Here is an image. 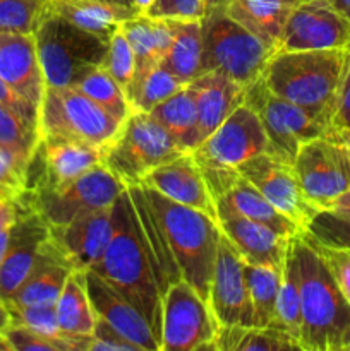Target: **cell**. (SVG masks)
Returning <instances> with one entry per match:
<instances>
[{"mask_svg":"<svg viewBox=\"0 0 350 351\" xmlns=\"http://www.w3.org/2000/svg\"><path fill=\"white\" fill-rule=\"evenodd\" d=\"M102 163V149L84 143L40 137L26 175V191H62Z\"/></svg>","mask_w":350,"mask_h":351,"instance_id":"16","label":"cell"},{"mask_svg":"<svg viewBox=\"0 0 350 351\" xmlns=\"http://www.w3.org/2000/svg\"><path fill=\"white\" fill-rule=\"evenodd\" d=\"M86 288L96 317L112 326L139 351H160V343L137 308L95 271H86Z\"/></svg>","mask_w":350,"mask_h":351,"instance_id":"19","label":"cell"},{"mask_svg":"<svg viewBox=\"0 0 350 351\" xmlns=\"http://www.w3.org/2000/svg\"><path fill=\"white\" fill-rule=\"evenodd\" d=\"M89 271H95L119 290L161 343V302L167 285L144 239L127 189L113 204V233L108 247Z\"/></svg>","mask_w":350,"mask_h":351,"instance_id":"1","label":"cell"},{"mask_svg":"<svg viewBox=\"0 0 350 351\" xmlns=\"http://www.w3.org/2000/svg\"><path fill=\"white\" fill-rule=\"evenodd\" d=\"M187 82L178 79L161 65L154 67L139 84L127 93V99L130 103V110L150 113L156 105L163 103L175 93L185 88Z\"/></svg>","mask_w":350,"mask_h":351,"instance_id":"38","label":"cell"},{"mask_svg":"<svg viewBox=\"0 0 350 351\" xmlns=\"http://www.w3.org/2000/svg\"><path fill=\"white\" fill-rule=\"evenodd\" d=\"M244 103L259 117L270 143V153L287 163H294L302 144L331 132L329 117L309 112L275 95L261 77L247 86Z\"/></svg>","mask_w":350,"mask_h":351,"instance_id":"9","label":"cell"},{"mask_svg":"<svg viewBox=\"0 0 350 351\" xmlns=\"http://www.w3.org/2000/svg\"><path fill=\"white\" fill-rule=\"evenodd\" d=\"M250 307H253V328H277V302L280 290L281 266H244Z\"/></svg>","mask_w":350,"mask_h":351,"instance_id":"34","label":"cell"},{"mask_svg":"<svg viewBox=\"0 0 350 351\" xmlns=\"http://www.w3.org/2000/svg\"><path fill=\"white\" fill-rule=\"evenodd\" d=\"M21 209H23V202H21L19 195L17 197H12V195L0 197V235L12 228L14 223L19 218Z\"/></svg>","mask_w":350,"mask_h":351,"instance_id":"50","label":"cell"},{"mask_svg":"<svg viewBox=\"0 0 350 351\" xmlns=\"http://www.w3.org/2000/svg\"><path fill=\"white\" fill-rule=\"evenodd\" d=\"M71 261L64 250L55 243L51 237L45 240L36 264L14 297L7 302V307H24V305L57 304L69 274L74 271Z\"/></svg>","mask_w":350,"mask_h":351,"instance_id":"25","label":"cell"},{"mask_svg":"<svg viewBox=\"0 0 350 351\" xmlns=\"http://www.w3.org/2000/svg\"><path fill=\"white\" fill-rule=\"evenodd\" d=\"M141 185L154 189L165 197L192 209L216 216V202L209 194L199 163L192 153H182L146 175Z\"/></svg>","mask_w":350,"mask_h":351,"instance_id":"20","label":"cell"},{"mask_svg":"<svg viewBox=\"0 0 350 351\" xmlns=\"http://www.w3.org/2000/svg\"><path fill=\"white\" fill-rule=\"evenodd\" d=\"M187 89L194 99L202 141L215 132L237 106L242 105L246 96V86L218 71L198 75L189 82Z\"/></svg>","mask_w":350,"mask_h":351,"instance_id":"24","label":"cell"},{"mask_svg":"<svg viewBox=\"0 0 350 351\" xmlns=\"http://www.w3.org/2000/svg\"><path fill=\"white\" fill-rule=\"evenodd\" d=\"M10 322H12V319H10L9 308H7V305L0 300V332L5 331L10 326Z\"/></svg>","mask_w":350,"mask_h":351,"instance_id":"52","label":"cell"},{"mask_svg":"<svg viewBox=\"0 0 350 351\" xmlns=\"http://www.w3.org/2000/svg\"><path fill=\"white\" fill-rule=\"evenodd\" d=\"M10 237H12V228L7 230V232H3L2 235H0V263H2V261H3L7 249H9Z\"/></svg>","mask_w":350,"mask_h":351,"instance_id":"53","label":"cell"},{"mask_svg":"<svg viewBox=\"0 0 350 351\" xmlns=\"http://www.w3.org/2000/svg\"><path fill=\"white\" fill-rule=\"evenodd\" d=\"M88 351H139L136 345L127 341L112 326L96 317L95 331L88 343Z\"/></svg>","mask_w":350,"mask_h":351,"instance_id":"47","label":"cell"},{"mask_svg":"<svg viewBox=\"0 0 350 351\" xmlns=\"http://www.w3.org/2000/svg\"><path fill=\"white\" fill-rule=\"evenodd\" d=\"M301 278V351H350V302L305 232L292 237Z\"/></svg>","mask_w":350,"mask_h":351,"instance_id":"2","label":"cell"},{"mask_svg":"<svg viewBox=\"0 0 350 351\" xmlns=\"http://www.w3.org/2000/svg\"><path fill=\"white\" fill-rule=\"evenodd\" d=\"M347 50L275 51L261 74L270 91L331 119Z\"/></svg>","mask_w":350,"mask_h":351,"instance_id":"4","label":"cell"},{"mask_svg":"<svg viewBox=\"0 0 350 351\" xmlns=\"http://www.w3.org/2000/svg\"><path fill=\"white\" fill-rule=\"evenodd\" d=\"M41 5L34 0H0V33L33 34Z\"/></svg>","mask_w":350,"mask_h":351,"instance_id":"41","label":"cell"},{"mask_svg":"<svg viewBox=\"0 0 350 351\" xmlns=\"http://www.w3.org/2000/svg\"><path fill=\"white\" fill-rule=\"evenodd\" d=\"M345 143H347V147H349V153H350V134L349 136H345Z\"/></svg>","mask_w":350,"mask_h":351,"instance_id":"58","label":"cell"},{"mask_svg":"<svg viewBox=\"0 0 350 351\" xmlns=\"http://www.w3.org/2000/svg\"><path fill=\"white\" fill-rule=\"evenodd\" d=\"M301 321V278H299L297 261H295L290 239L287 252H285L283 264H281V280L277 302V328L287 331L299 343Z\"/></svg>","mask_w":350,"mask_h":351,"instance_id":"36","label":"cell"},{"mask_svg":"<svg viewBox=\"0 0 350 351\" xmlns=\"http://www.w3.org/2000/svg\"><path fill=\"white\" fill-rule=\"evenodd\" d=\"M216 202L233 209L235 213L259 223V225H264L266 228L273 230L277 235L283 237V239H292L302 232L297 223H294L280 209L275 208L242 175L237 178L233 187Z\"/></svg>","mask_w":350,"mask_h":351,"instance_id":"30","label":"cell"},{"mask_svg":"<svg viewBox=\"0 0 350 351\" xmlns=\"http://www.w3.org/2000/svg\"><path fill=\"white\" fill-rule=\"evenodd\" d=\"M10 312V324H19L48 338H65L58 328L57 304L24 305V307H7Z\"/></svg>","mask_w":350,"mask_h":351,"instance_id":"42","label":"cell"},{"mask_svg":"<svg viewBox=\"0 0 350 351\" xmlns=\"http://www.w3.org/2000/svg\"><path fill=\"white\" fill-rule=\"evenodd\" d=\"M170 23L174 38L160 65L189 84L201 74V19H170Z\"/></svg>","mask_w":350,"mask_h":351,"instance_id":"32","label":"cell"},{"mask_svg":"<svg viewBox=\"0 0 350 351\" xmlns=\"http://www.w3.org/2000/svg\"><path fill=\"white\" fill-rule=\"evenodd\" d=\"M48 237H50L48 223L34 209L23 202L19 218L12 226L9 249L0 263V300L3 304L14 297V293L30 276Z\"/></svg>","mask_w":350,"mask_h":351,"instance_id":"18","label":"cell"},{"mask_svg":"<svg viewBox=\"0 0 350 351\" xmlns=\"http://www.w3.org/2000/svg\"><path fill=\"white\" fill-rule=\"evenodd\" d=\"M122 31L132 47L136 57V72L129 89L136 88L154 67L161 64L163 57L170 48L174 31L170 19L151 17L146 14H137L132 19L122 24Z\"/></svg>","mask_w":350,"mask_h":351,"instance_id":"26","label":"cell"},{"mask_svg":"<svg viewBox=\"0 0 350 351\" xmlns=\"http://www.w3.org/2000/svg\"><path fill=\"white\" fill-rule=\"evenodd\" d=\"M0 77L21 98L40 108L45 79L33 34L0 33Z\"/></svg>","mask_w":350,"mask_h":351,"instance_id":"23","label":"cell"},{"mask_svg":"<svg viewBox=\"0 0 350 351\" xmlns=\"http://www.w3.org/2000/svg\"><path fill=\"white\" fill-rule=\"evenodd\" d=\"M40 144V130L19 113L0 105V153L5 154L26 177Z\"/></svg>","mask_w":350,"mask_h":351,"instance_id":"35","label":"cell"},{"mask_svg":"<svg viewBox=\"0 0 350 351\" xmlns=\"http://www.w3.org/2000/svg\"><path fill=\"white\" fill-rule=\"evenodd\" d=\"M329 2H331L336 9L342 10V12L350 19V0H329Z\"/></svg>","mask_w":350,"mask_h":351,"instance_id":"54","label":"cell"},{"mask_svg":"<svg viewBox=\"0 0 350 351\" xmlns=\"http://www.w3.org/2000/svg\"><path fill=\"white\" fill-rule=\"evenodd\" d=\"M34 2H40V3H45V2H47V0H34Z\"/></svg>","mask_w":350,"mask_h":351,"instance_id":"59","label":"cell"},{"mask_svg":"<svg viewBox=\"0 0 350 351\" xmlns=\"http://www.w3.org/2000/svg\"><path fill=\"white\" fill-rule=\"evenodd\" d=\"M201 36V74L223 72L246 88L261 77L275 53L259 38L233 21L223 7L209 9L205 14Z\"/></svg>","mask_w":350,"mask_h":351,"instance_id":"6","label":"cell"},{"mask_svg":"<svg viewBox=\"0 0 350 351\" xmlns=\"http://www.w3.org/2000/svg\"><path fill=\"white\" fill-rule=\"evenodd\" d=\"M331 132L342 137L350 134V48L347 50L345 65H343L338 93L333 105Z\"/></svg>","mask_w":350,"mask_h":351,"instance_id":"46","label":"cell"},{"mask_svg":"<svg viewBox=\"0 0 350 351\" xmlns=\"http://www.w3.org/2000/svg\"><path fill=\"white\" fill-rule=\"evenodd\" d=\"M292 165L302 192L318 211L328 209L350 187V153L338 134L302 144Z\"/></svg>","mask_w":350,"mask_h":351,"instance_id":"12","label":"cell"},{"mask_svg":"<svg viewBox=\"0 0 350 351\" xmlns=\"http://www.w3.org/2000/svg\"><path fill=\"white\" fill-rule=\"evenodd\" d=\"M3 335L12 351H75L67 338H48L19 324H10Z\"/></svg>","mask_w":350,"mask_h":351,"instance_id":"43","label":"cell"},{"mask_svg":"<svg viewBox=\"0 0 350 351\" xmlns=\"http://www.w3.org/2000/svg\"><path fill=\"white\" fill-rule=\"evenodd\" d=\"M153 2L154 0H134V7H136V10L139 14H146L148 9L153 5Z\"/></svg>","mask_w":350,"mask_h":351,"instance_id":"55","label":"cell"},{"mask_svg":"<svg viewBox=\"0 0 350 351\" xmlns=\"http://www.w3.org/2000/svg\"><path fill=\"white\" fill-rule=\"evenodd\" d=\"M141 189L160 223L172 257L180 271V278L208 300L216 252L222 239L218 219L189 206L178 204L146 185H141Z\"/></svg>","mask_w":350,"mask_h":351,"instance_id":"3","label":"cell"},{"mask_svg":"<svg viewBox=\"0 0 350 351\" xmlns=\"http://www.w3.org/2000/svg\"><path fill=\"white\" fill-rule=\"evenodd\" d=\"M71 88L78 89L82 95L91 98L93 101L103 106L106 112L112 113L120 122L130 113V103L127 99L126 91L120 88L119 82L108 74V71L103 65L86 72Z\"/></svg>","mask_w":350,"mask_h":351,"instance_id":"37","label":"cell"},{"mask_svg":"<svg viewBox=\"0 0 350 351\" xmlns=\"http://www.w3.org/2000/svg\"><path fill=\"white\" fill-rule=\"evenodd\" d=\"M220 321L187 281L172 283L161 302L160 351H213Z\"/></svg>","mask_w":350,"mask_h":351,"instance_id":"11","label":"cell"},{"mask_svg":"<svg viewBox=\"0 0 350 351\" xmlns=\"http://www.w3.org/2000/svg\"><path fill=\"white\" fill-rule=\"evenodd\" d=\"M266 151L270 153V143L263 123L256 112L247 103H242L192 154L199 163L237 168L249 158Z\"/></svg>","mask_w":350,"mask_h":351,"instance_id":"14","label":"cell"},{"mask_svg":"<svg viewBox=\"0 0 350 351\" xmlns=\"http://www.w3.org/2000/svg\"><path fill=\"white\" fill-rule=\"evenodd\" d=\"M43 7L105 41H110V38L122 27L126 21L139 14L130 5L100 0H47Z\"/></svg>","mask_w":350,"mask_h":351,"instance_id":"28","label":"cell"},{"mask_svg":"<svg viewBox=\"0 0 350 351\" xmlns=\"http://www.w3.org/2000/svg\"><path fill=\"white\" fill-rule=\"evenodd\" d=\"M305 232L325 245L350 249V215L345 213L321 209L309 221Z\"/></svg>","mask_w":350,"mask_h":351,"instance_id":"39","label":"cell"},{"mask_svg":"<svg viewBox=\"0 0 350 351\" xmlns=\"http://www.w3.org/2000/svg\"><path fill=\"white\" fill-rule=\"evenodd\" d=\"M0 105L7 106V108L14 110L16 113H19L24 120H27L30 123L38 127V108L34 105H31L30 101H26L24 98H21L2 77H0Z\"/></svg>","mask_w":350,"mask_h":351,"instance_id":"48","label":"cell"},{"mask_svg":"<svg viewBox=\"0 0 350 351\" xmlns=\"http://www.w3.org/2000/svg\"><path fill=\"white\" fill-rule=\"evenodd\" d=\"M113 233V206L89 213L64 226H50V237L75 269L89 271L105 254Z\"/></svg>","mask_w":350,"mask_h":351,"instance_id":"21","label":"cell"},{"mask_svg":"<svg viewBox=\"0 0 350 351\" xmlns=\"http://www.w3.org/2000/svg\"><path fill=\"white\" fill-rule=\"evenodd\" d=\"M206 2H208V10H209V9H216V7H223L226 0H206Z\"/></svg>","mask_w":350,"mask_h":351,"instance_id":"57","label":"cell"},{"mask_svg":"<svg viewBox=\"0 0 350 351\" xmlns=\"http://www.w3.org/2000/svg\"><path fill=\"white\" fill-rule=\"evenodd\" d=\"M184 151L146 112L130 110L115 136L102 149V163L129 185H141L146 175Z\"/></svg>","mask_w":350,"mask_h":351,"instance_id":"7","label":"cell"},{"mask_svg":"<svg viewBox=\"0 0 350 351\" xmlns=\"http://www.w3.org/2000/svg\"><path fill=\"white\" fill-rule=\"evenodd\" d=\"M0 191L14 197L26 191V177L3 153H0Z\"/></svg>","mask_w":350,"mask_h":351,"instance_id":"49","label":"cell"},{"mask_svg":"<svg viewBox=\"0 0 350 351\" xmlns=\"http://www.w3.org/2000/svg\"><path fill=\"white\" fill-rule=\"evenodd\" d=\"M126 189L124 182L100 163L62 191H24L21 199L48 226H64L81 216L113 206Z\"/></svg>","mask_w":350,"mask_h":351,"instance_id":"10","label":"cell"},{"mask_svg":"<svg viewBox=\"0 0 350 351\" xmlns=\"http://www.w3.org/2000/svg\"><path fill=\"white\" fill-rule=\"evenodd\" d=\"M244 266V257L222 233L208 297L209 307L222 326L253 328V307Z\"/></svg>","mask_w":350,"mask_h":351,"instance_id":"17","label":"cell"},{"mask_svg":"<svg viewBox=\"0 0 350 351\" xmlns=\"http://www.w3.org/2000/svg\"><path fill=\"white\" fill-rule=\"evenodd\" d=\"M216 216L222 233L235 245L247 264L280 267L283 264L288 240L273 230L239 215L216 202Z\"/></svg>","mask_w":350,"mask_h":351,"instance_id":"22","label":"cell"},{"mask_svg":"<svg viewBox=\"0 0 350 351\" xmlns=\"http://www.w3.org/2000/svg\"><path fill=\"white\" fill-rule=\"evenodd\" d=\"M57 321L62 335L74 345L75 351H88L96 314L86 288V271L74 269L69 274L57 300Z\"/></svg>","mask_w":350,"mask_h":351,"instance_id":"29","label":"cell"},{"mask_svg":"<svg viewBox=\"0 0 350 351\" xmlns=\"http://www.w3.org/2000/svg\"><path fill=\"white\" fill-rule=\"evenodd\" d=\"M120 120L74 88L47 86L38 108L40 137L84 143L103 149L117 134Z\"/></svg>","mask_w":350,"mask_h":351,"instance_id":"8","label":"cell"},{"mask_svg":"<svg viewBox=\"0 0 350 351\" xmlns=\"http://www.w3.org/2000/svg\"><path fill=\"white\" fill-rule=\"evenodd\" d=\"M100 2L119 3V5H130V7H134V0H100ZM134 9H136V7H134Z\"/></svg>","mask_w":350,"mask_h":351,"instance_id":"56","label":"cell"},{"mask_svg":"<svg viewBox=\"0 0 350 351\" xmlns=\"http://www.w3.org/2000/svg\"><path fill=\"white\" fill-rule=\"evenodd\" d=\"M33 36L45 88H71L86 72L103 65L108 50V41L74 26L43 5Z\"/></svg>","mask_w":350,"mask_h":351,"instance_id":"5","label":"cell"},{"mask_svg":"<svg viewBox=\"0 0 350 351\" xmlns=\"http://www.w3.org/2000/svg\"><path fill=\"white\" fill-rule=\"evenodd\" d=\"M302 0H226L223 10L277 51L285 24Z\"/></svg>","mask_w":350,"mask_h":351,"instance_id":"27","label":"cell"},{"mask_svg":"<svg viewBox=\"0 0 350 351\" xmlns=\"http://www.w3.org/2000/svg\"><path fill=\"white\" fill-rule=\"evenodd\" d=\"M150 115L167 130L184 153H192L202 143L198 112L187 86L163 103L154 106Z\"/></svg>","mask_w":350,"mask_h":351,"instance_id":"31","label":"cell"},{"mask_svg":"<svg viewBox=\"0 0 350 351\" xmlns=\"http://www.w3.org/2000/svg\"><path fill=\"white\" fill-rule=\"evenodd\" d=\"M237 171L249 180L271 204L297 223L305 232L318 209L302 192L294 165L287 163L273 153H259L237 167Z\"/></svg>","mask_w":350,"mask_h":351,"instance_id":"15","label":"cell"},{"mask_svg":"<svg viewBox=\"0 0 350 351\" xmlns=\"http://www.w3.org/2000/svg\"><path fill=\"white\" fill-rule=\"evenodd\" d=\"M103 67L119 82L124 91L129 89L134 79V72H136V57H134L132 47L124 34L122 27L110 38Z\"/></svg>","mask_w":350,"mask_h":351,"instance_id":"40","label":"cell"},{"mask_svg":"<svg viewBox=\"0 0 350 351\" xmlns=\"http://www.w3.org/2000/svg\"><path fill=\"white\" fill-rule=\"evenodd\" d=\"M301 351L297 339L278 328L220 326L213 351Z\"/></svg>","mask_w":350,"mask_h":351,"instance_id":"33","label":"cell"},{"mask_svg":"<svg viewBox=\"0 0 350 351\" xmlns=\"http://www.w3.org/2000/svg\"><path fill=\"white\" fill-rule=\"evenodd\" d=\"M206 12V0H154L146 16L161 19H202Z\"/></svg>","mask_w":350,"mask_h":351,"instance_id":"45","label":"cell"},{"mask_svg":"<svg viewBox=\"0 0 350 351\" xmlns=\"http://www.w3.org/2000/svg\"><path fill=\"white\" fill-rule=\"evenodd\" d=\"M328 209H333V211L338 213H345V215H350V187L343 192L340 197H336L333 201V204L329 206Z\"/></svg>","mask_w":350,"mask_h":351,"instance_id":"51","label":"cell"},{"mask_svg":"<svg viewBox=\"0 0 350 351\" xmlns=\"http://www.w3.org/2000/svg\"><path fill=\"white\" fill-rule=\"evenodd\" d=\"M305 235H307V239L311 240L314 249L318 250L319 256H321L323 261L326 263L333 280L336 281V285L340 287L342 293L345 295L347 300L350 302V249L325 245V243L312 239L307 232H305Z\"/></svg>","mask_w":350,"mask_h":351,"instance_id":"44","label":"cell"},{"mask_svg":"<svg viewBox=\"0 0 350 351\" xmlns=\"http://www.w3.org/2000/svg\"><path fill=\"white\" fill-rule=\"evenodd\" d=\"M350 19L329 0H302L288 17L278 50H349Z\"/></svg>","mask_w":350,"mask_h":351,"instance_id":"13","label":"cell"}]
</instances>
